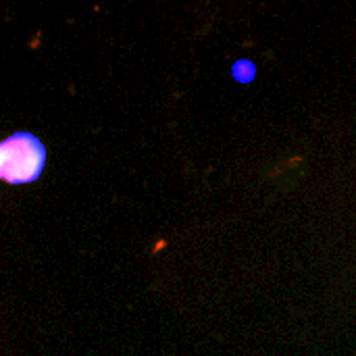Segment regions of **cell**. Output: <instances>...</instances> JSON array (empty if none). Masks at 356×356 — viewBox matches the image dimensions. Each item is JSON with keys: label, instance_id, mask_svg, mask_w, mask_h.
I'll return each mask as SVG.
<instances>
[{"label": "cell", "instance_id": "1", "mask_svg": "<svg viewBox=\"0 0 356 356\" xmlns=\"http://www.w3.org/2000/svg\"><path fill=\"white\" fill-rule=\"evenodd\" d=\"M46 167V146L29 131H15L0 142V179L10 186L35 181Z\"/></svg>", "mask_w": 356, "mask_h": 356}]
</instances>
